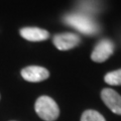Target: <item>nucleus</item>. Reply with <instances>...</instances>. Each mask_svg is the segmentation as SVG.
I'll return each instance as SVG.
<instances>
[{
	"instance_id": "423d86ee",
	"label": "nucleus",
	"mask_w": 121,
	"mask_h": 121,
	"mask_svg": "<svg viewBox=\"0 0 121 121\" xmlns=\"http://www.w3.org/2000/svg\"><path fill=\"white\" fill-rule=\"evenodd\" d=\"M21 76L25 81L37 83L47 80L50 77V72L43 67L29 66L21 70Z\"/></svg>"
},
{
	"instance_id": "20e7f679",
	"label": "nucleus",
	"mask_w": 121,
	"mask_h": 121,
	"mask_svg": "<svg viewBox=\"0 0 121 121\" xmlns=\"http://www.w3.org/2000/svg\"><path fill=\"white\" fill-rule=\"evenodd\" d=\"M81 43V39L72 32H65L56 35L54 37V44L60 51H69Z\"/></svg>"
},
{
	"instance_id": "f257e3e1",
	"label": "nucleus",
	"mask_w": 121,
	"mask_h": 121,
	"mask_svg": "<svg viewBox=\"0 0 121 121\" xmlns=\"http://www.w3.org/2000/svg\"><path fill=\"white\" fill-rule=\"evenodd\" d=\"M35 109L36 114L44 121H55L60 115L58 104L48 96H40L35 102Z\"/></svg>"
},
{
	"instance_id": "f03ea898",
	"label": "nucleus",
	"mask_w": 121,
	"mask_h": 121,
	"mask_svg": "<svg viewBox=\"0 0 121 121\" xmlns=\"http://www.w3.org/2000/svg\"><path fill=\"white\" fill-rule=\"evenodd\" d=\"M66 23L73 26L77 30L85 35H95L99 31V26L92 18L85 14H69L65 17Z\"/></svg>"
},
{
	"instance_id": "1a4fd4ad",
	"label": "nucleus",
	"mask_w": 121,
	"mask_h": 121,
	"mask_svg": "<svg viewBox=\"0 0 121 121\" xmlns=\"http://www.w3.org/2000/svg\"><path fill=\"white\" fill-rule=\"evenodd\" d=\"M81 121H106L103 115L96 110H86L83 112Z\"/></svg>"
},
{
	"instance_id": "7ed1b4c3",
	"label": "nucleus",
	"mask_w": 121,
	"mask_h": 121,
	"mask_svg": "<svg viewBox=\"0 0 121 121\" xmlns=\"http://www.w3.org/2000/svg\"><path fill=\"white\" fill-rule=\"evenodd\" d=\"M115 45L110 39H102L97 43L91 54V59L95 63H103L114 52Z\"/></svg>"
},
{
	"instance_id": "6e6552de",
	"label": "nucleus",
	"mask_w": 121,
	"mask_h": 121,
	"mask_svg": "<svg viewBox=\"0 0 121 121\" xmlns=\"http://www.w3.org/2000/svg\"><path fill=\"white\" fill-rule=\"evenodd\" d=\"M104 81L108 85L112 86H120L121 85V69L107 73L105 75Z\"/></svg>"
},
{
	"instance_id": "39448f33",
	"label": "nucleus",
	"mask_w": 121,
	"mask_h": 121,
	"mask_svg": "<svg viewBox=\"0 0 121 121\" xmlns=\"http://www.w3.org/2000/svg\"><path fill=\"white\" fill-rule=\"evenodd\" d=\"M101 98L105 105L113 113L121 115V96L116 91L110 88H105L101 92Z\"/></svg>"
},
{
	"instance_id": "0eeeda50",
	"label": "nucleus",
	"mask_w": 121,
	"mask_h": 121,
	"mask_svg": "<svg viewBox=\"0 0 121 121\" xmlns=\"http://www.w3.org/2000/svg\"><path fill=\"white\" fill-rule=\"evenodd\" d=\"M20 35L29 41H41L48 39L50 33L39 27H24L20 29Z\"/></svg>"
}]
</instances>
